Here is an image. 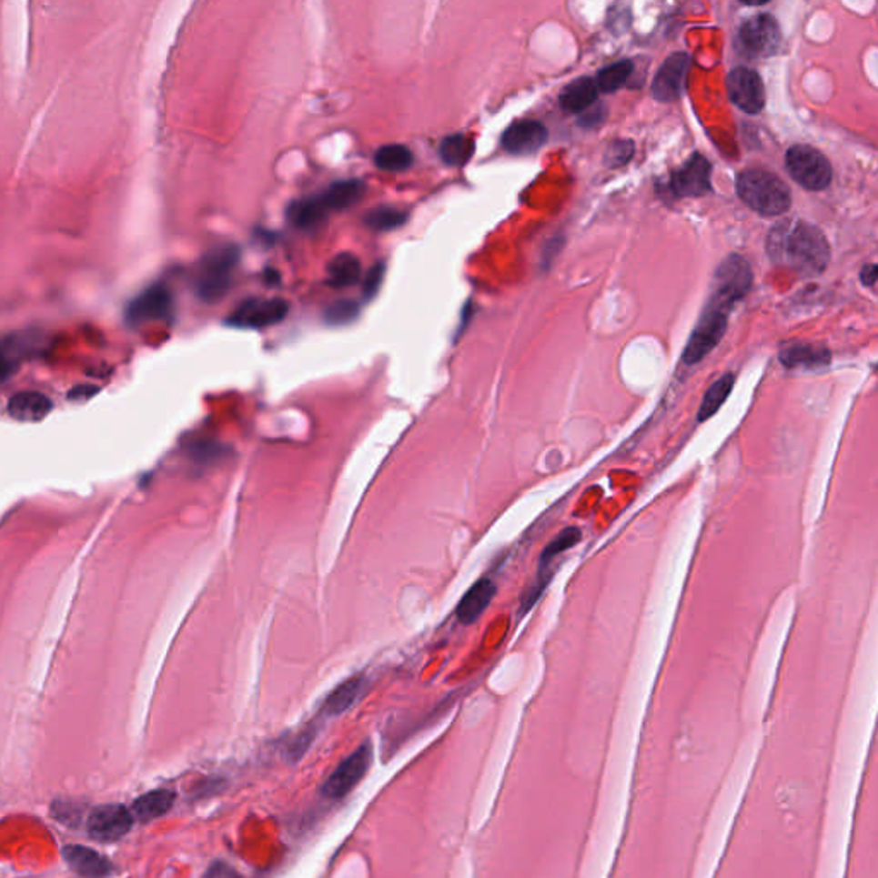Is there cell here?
<instances>
[{
	"label": "cell",
	"instance_id": "cell-14",
	"mask_svg": "<svg viewBox=\"0 0 878 878\" xmlns=\"http://www.w3.org/2000/svg\"><path fill=\"white\" fill-rule=\"evenodd\" d=\"M690 71V56L688 54H674L661 66L659 73L655 75L652 83V95L661 102H672L681 96L685 91L686 77Z\"/></svg>",
	"mask_w": 878,
	"mask_h": 878
},
{
	"label": "cell",
	"instance_id": "cell-21",
	"mask_svg": "<svg viewBox=\"0 0 878 878\" xmlns=\"http://www.w3.org/2000/svg\"><path fill=\"white\" fill-rule=\"evenodd\" d=\"M52 407L54 405L50 402V399L45 397L44 393L21 391L9 400L7 410H9L11 417H15V420L38 422L52 412Z\"/></svg>",
	"mask_w": 878,
	"mask_h": 878
},
{
	"label": "cell",
	"instance_id": "cell-10",
	"mask_svg": "<svg viewBox=\"0 0 878 878\" xmlns=\"http://www.w3.org/2000/svg\"><path fill=\"white\" fill-rule=\"evenodd\" d=\"M581 539V530L579 527H568L563 532H560L558 536L552 539L551 542L546 546V550L540 554V560H539V573H537V580L532 587V590L523 597V604H521L520 612L525 614L527 611L530 610L534 604H536L537 599L540 597V594L544 592V589L548 587L550 583V570H551V563L563 552L575 548Z\"/></svg>",
	"mask_w": 878,
	"mask_h": 878
},
{
	"label": "cell",
	"instance_id": "cell-26",
	"mask_svg": "<svg viewBox=\"0 0 878 878\" xmlns=\"http://www.w3.org/2000/svg\"><path fill=\"white\" fill-rule=\"evenodd\" d=\"M364 688H366L364 676H354L347 680L328 697L325 701V712L331 715L342 714L360 699V695L364 693Z\"/></svg>",
	"mask_w": 878,
	"mask_h": 878
},
{
	"label": "cell",
	"instance_id": "cell-19",
	"mask_svg": "<svg viewBox=\"0 0 878 878\" xmlns=\"http://www.w3.org/2000/svg\"><path fill=\"white\" fill-rule=\"evenodd\" d=\"M496 594V585L489 579H480L474 583L457 606V618L462 625H472L482 612L489 608L492 597Z\"/></svg>",
	"mask_w": 878,
	"mask_h": 878
},
{
	"label": "cell",
	"instance_id": "cell-31",
	"mask_svg": "<svg viewBox=\"0 0 878 878\" xmlns=\"http://www.w3.org/2000/svg\"><path fill=\"white\" fill-rule=\"evenodd\" d=\"M631 71H633L631 60H620V62H614L608 67L600 69L596 79L597 90L610 95V93L623 88L628 77L631 75Z\"/></svg>",
	"mask_w": 878,
	"mask_h": 878
},
{
	"label": "cell",
	"instance_id": "cell-1",
	"mask_svg": "<svg viewBox=\"0 0 878 878\" xmlns=\"http://www.w3.org/2000/svg\"><path fill=\"white\" fill-rule=\"evenodd\" d=\"M767 253L775 263L788 265L804 277L820 275L831 257L825 236L806 222L775 225L767 237Z\"/></svg>",
	"mask_w": 878,
	"mask_h": 878
},
{
	"label": "cell",
	"instance_id": "cell-18",
	"mask_svg": "<svg viewBox=\"0 0 878 878\" xmlns=\"http://www.w3.org/2000/svg\"><path fill=\"white\" fill-rule=\"evenodd\" d=\"M64 858L76 875L83 878H105L112 873V863L100 853L85 846H66Z\"/></svg>",
	"mask_w": 878,
	"mask_h": 878
},
{
	"label": "cell",
	"instance_id": "cell-6",
	"mask_svg": "<svg viewBox=\"0 0 878 878\" xmlns=\"http://www.w3.org/2000/svg\"><path fill=\"white\" fill-rule=\"evenodd\" d=\"M753 282L750 265L742 256L732 254L726 257L715 271L714 298L712 304L730 311L734 302L746 296Z\"/></svg>",
	"mask_w": 878,
	"mask_h": 878
},
{
	"label": "cell",
	"instance_id": "cell-11",
	"mask_svg": "<svg viewBox=\"0 0 878 878\" xmlns=\"http://www.w3.org/2000/svg\"><path fill=\"white\" fill-rule=\"evenodd\" d=\"M731 102L746 114H759L765 105V88L757 71L734 67L726 79Z\"/></svg>",
	"mask_w": 878,
	"mask_h": 878
},
{
	"label": "cell",
	"instance_id": "cell-28",
	"mask_svg": "<svg viewBox=\"0 0 878 878\" xmlns=\"http://www.w3.org/2000/svg\"><path fill=\"white\" fill-rule=\"evenodd\" d=\"M734 388V374H724L719 378L712 387L707 389L703 400L700 403L699 422H705L707 419L719 412V409L728 400Z\"/></svg>",
	"mask_w": 878,
	"mask_h": 878
},
{
	"label": "cell",
	"instance_id": "cell-35",
	"mask_svg": "<svg viewBox=\"0 0 878 878\" xmlns=\"http://www.w3.org/2000/svg\"><path fill=\"white\" fill-rule=\"evenodd\" d=\"M606 119V106L602 105L594 104L590 108H587L581 116L580 126L581 127H594L597 124H600L602 120Z\"/></svg>",
	"mask_w": 878,
	"mask_h": 878
},
{
	"label": "cell",
	"instance_id": "cell-9",
	"mask_svg": "<svg viewBox=\"0 0 878 878\" xmlns=\"http://www.w3.org/2000/svg\"><path fill=\"white\" fill-rule=\"evenodd\" d=\"M287 314L288 304L283 298H253L238 304L227 323L242 329H261L282 323Z\"/></svg>",
	"mask_w": 878,
	"mask_h": 878
},
{
	"label": "cell",
	"instance_id": "cell-30",
	"mask_svg": "<svg viewBox=\"0 0 878 878\" xmlns=\"http://www.w3.org/2000/svg\"><path fill=\"white\" fill-rule=\"evenodd\" d=\"M407 222V213L397 207H376L364 217V224L374 232H389Z\"/></svg>",
	"mask_w": 878,
	"mask_h": 878
},
{
	"label": "cell",
	"instance_id": "cell-2",
	"mask_svg": "<svg viewBox=\"0 0 878 878\" xmlns=\"http://www.w3.org/2000/svg\"><path fill=\"white\" fill-rule=\"evenodd\" d=\"M738 196L763 217H779L791 207L789 187L774 174L760 168L744 170L736 180Z\"/></svg>",
	"mask_w": 878,
	"mask_h": 878
},
{
	"label": "cell",
	"instance_id": "cell-8",
	"mask_svg": "<svg viewBox=\"0 0 878 878\" xmlns=\"http://www.w3.org/2000/svg\"><path fill=\"white\" fill-rule=\"evenodd\" d=\"M728 313L730 311L715 306L712 302L707 306L683 352L686 364H697L722 340L728 328Z\"/></svg>",
	"mask_w": 878,
	"mask_h": 878
},
{
	"label": "cell",
	"instance_id": "cell-12",
	"mask_svg": "<svg viewBox=\"0 0 878 878\" xmlns=\"http://www.w3.org/2000/svg\"><path fill=\"white\" fill-rule=\"evenodd\" d=\"M133 813L122 804L96 806L88 817V833L100 843H114L131 831Z\"/></svg>",
	"mask_w": 878,
	"mask_h": 878
},
{
	"label": "cell",
	"instance_id": "cell-25",
	"mask_svg": "<svg viewBox=\"0 0 878 878\" xmlns=\"http://www.w3.org/2000/svg\"><path fill=\"white\" fill-rule=\"evenodd\" d=\"M176 802V794L168 789H156L143 794L133 804V817L139 822H149L165 815Z\"/></svg>",
	"mask_w": 878,
	"mask_h": 878
},
{
	"label": "cell",
	"instance_id": "cell-23",
	"mask_svg": "<svg viewBox=\"0 0 878 878\" xmlns=\"http://www.w3.org/2000/svg\"><path fill=\"white\" fill-rule=\"evenodd\" d=\"M362 267L358 256L352 253L337 254L327 268V282L333 288L352 287L358 282Z\"/></svg>",
	"mask_w": 878,
	"mask_h": 878
},
{
	"label": "cell",
	"instance_id": "cell-7",
	"mask_svg": "<svg viewBox=\"0 0 878 878\" xmlns=\"http://www.w3.org/2000/svg\"><path fill=\"white\" fill-rule=\"evenodd\" d=\"M174 294L164 283H155L133 298L126 309V323L141 327L146 323L170 321L174 316Z\"/></svg>",
	"mask_w": 878,
	"mask_h": 878
},
{
	"label": "cell",
	"instance_id": "cell-15",
	"mask_svg": "<svg viewBox=\"0 0 878 878\" xmlns=\"http://www.w3.org/2000/svg\"><path fill=\"white\" fill-rule=\"evenodd\" d=\"M711 174L712 167L709 160L700 153H695L681 168L672 172L671 189L676 196H703L711 193Z\"/></svg>",
	"mask_w": 878,
	"mask_h": 878
},
{
	"label": "cell",
	"instance_id": "cell-37",
	"mask_svg": "<svg viewBox=\"0 0 878 878\" xmlns=\"http://www.w3.org/2000/svg\"><path fill=\"white\" fill-rule=\"evenodd\" d=\"M15 372V362L0 352V381H5Z\"/></svg>",
	"mask_w": 878,
	"mask_h": 878
},
{
	"label": "cell",
	"instance_id": "cell-24",
	"mask_svg": "<svg viewBox=\"0 0 878 878\" xmlns=\"http://www.w3.org/2000/svg\"><path fill=\"white\" fill-rule=\"evenodd\" d=\"M366 186L358 179H345L333 182L325 193L321 194L329 211H343L354 207L364 196Z\"/></svg>",
	"mask_w": 878,
	"mask_h": 878
},
{
	"label": "cell",
	"instance_id": "cell-20",
	"mask_svg": "<svg viewBox=\"0 0 878 878\" xmlns=\"http://www.w3.org/2000/svg\"><path fill=\"white\" fill-rule=\"evenodd\" d=\"M781 362L786 368L819 369L831 362V352L813 343H792L781 350Z\"/></svg>",
	"mask_w": 878,
	"mask_h": 878
},
{
	"label": "cell",
	"instance_id": "cell-36",
	"mask_svg": "<svg viewBox=\"0 0 878 878\" xmlns=\"http://www.w3.org/2000/svg\"><path fill=\"white\" fill-rule=\"evenodd\" d=\"M95 393H98V388L95 387H76L71 393H69V399L71 400H86L93 397Z\"/></svg>",
	"mask_w": 878,
	"mask_h": 878
},
{
	"label": "cell",
	"instance_id": "cell-34",
	"mask_svg": "<svg viewBox=\"0 0 878 878\" xmlns=\"http://www.w3.org/2000/svg\"><path fill=\"white\" fill-rule=\"evenodd\" d=\"M631 156H633V143L628 139H620V141H614L608 148L606 164L608 167H621L628 164Z\"/></svg>",
	"mask_w": 878,
	"mask_h": 878
},
{
	"label": "cell",
	"instance_id": "cell-16",
	"mask_svg": "<svg viewBox=\"0 0 878 878\" xmlns=\"http://www.w3.org/2000/svg\"><path fill=\"white\" fill-rule=\"evenodd\" d=\"M548 141V129L536 120L513 122L501 137V145L510 155H532Z\"/></svg>",
	"mask_w": 878,
	"mask_h": 878
},
{
	"label": "cell",
	"instance_id": "cell-27",
	"mask_svg": "<svg viewBox=\"0 0 878 878\" xmlns=\"http://www.w3.org/2000/svg\"><path fill=\"white\" fill-rule=\"evenodd\" d=\"M414 153L412 149L405 145H399V143H393V145H385L381 148L376 151L374 155V165L383 170V172H389V174H399V172H405L409 170L412 165H414Z\"/></svg>",
	"mask_w": 878,
	"mask_h": 878
},
{
	"label": "cell",
	"instance_id": "cell-29",
	"mask_svg": "<svg viewBox=\"0 0 878 878\" xmlns=\"http://www.w3.org/2000/svg\"><path fill=\"white\" fill-rule=\"evenodd\" d=\"M474 151V143L470 137L463 135H451L443 137L439 143L438 155L441 162L449 167H460L465 164Z\"/></svg>",
	"mask_w": 878,
	"mask_h": 878
},
{
	"label": "cell",
	"instance_id": "cell-5",
	"mask_svg": "<svg viewBox=\"0 0 878 878\" xmlns=\"http://www.w3.org/2000/svg\"><path fill=\"white\" fill-rule=\"evenodd\" d=\"M789 176L808 191H822L833 180V167L829 160L812 146L796 145L786 155Z\"/></svg>",
	"mask_w": 878,
	"mask_h": 878
},
{
	"label": "cell",
	"instance_id": "cell-38",
	"mask_svg": "<svg viewBox=\"0 0 878 878\" xmlns=\"http://www.w3.org/2000/svg\"><path fill=\"white\" fill-rule=\"evenodd\" d=\"M862 282L868 287H873L877 282V267L875 265H866L862 271Z\"/></svg>",
	"mask_w": 878,
	"mask_h": 878
},
{
	"label": "cell",
	"instance_id": "cell-13",
	"mask_svg": "<svg viewBox=\"0 0 878 878\" xmlns=\"http://www.w3.org/2000/svg\"><path fill=\"white\" fill-rule=\"evenodd\" d=\"M372 752L369 744H362L354 755L343 762L342 765L328 779L323 792L328 798H343L350 789L356 788L358 781L368 772L371 765Z\"/></svg>",
	"mask_w": 878,
	"mask_h": 878
},
{
	"label": "cell",
	"instance_id": "cell-17",
	"mask_svg": "<svg viewBox=\"0 0 878 878\" xmlns=\"http://www.w3.org/2000/svg\"><path fill=\"white\" fill-rule=\"evenodd\" d=\"M331 211L328 209L327 203L321 194L311 196V197H302L288 205L287 208V218L288 222L298 227L304 232H313L327 222L328 215Z\"/></svg>",
	"mask_w": 878,
	"mask_h": 878
},
{
	"label": "cell",
	"instance_id": "cell-33",
	"mask_svg": "<svg viewBox=\"0 0 878 878\" xmlns=\"http://www.w3.org/2000/svg\"><path fill=\"white\" fill-rule=\"evenodd\" d=\"M385 275H387V265L385 263H376L366 275L364 278V288H362V296L364 298L369 302L372 298L378 296L381 285H383V280H385Z\"/></svg>",
	"mask_w": 878,
	"mask_h": 878
},
{
	"label": "cell",
	"instance_id": "cell-22",
	"mask_svg": "<svg viewBox=\"0 0 878 878\" xmlns=\"http://www.w3.org/2000/svg\"><path fill=\"white\" fill-rule=\"evenodd\" d=\"M597 85L590 77H579L563 88L560 105L568 114H583L597 102Z\"/></svg>",
	"mask_w": 878,
	"mask_h": 878
},
{
	"label": "cell",
	"instance_id": "cell-4",
	"mask_svg": "<svg viewBox=\"0 0 878 878\" xmlns=\"http://www.w3.org/2000/svg\"><path fill=\"white\" fill-rule=\"evenodd\" d=\"M782 42L781 28L774 15H759L750 17L740 26L736 36V46L748 59H767L772 57Z\"/></svg>",
	"mask_w": 878,
	"mask_h": 878
},
{
	"label": "cell",
	"instance_id": "cell-32",
	"mask_svg": "<svg viewBox=\"0 0 878 878\" xmlns=\"http://www.w3.org/2000/svg\"><path fill=\"white\" fill-rule=\"evenodd\" d=\"M360 308L354 300H337L328 306L325 311V321L331 327H343L358 319Z\"/></svg>",
	"mask_w": 878,
	"mask_h": 878
},
{
	"label": "cell",
	"instance_id": "cell-39",
	"mask_svg": "<svg viewBox=\"0 0 878 878\" xmlns=\"http://www.w3.org/2000/svg\"><path fill=\"white\" fill-rule=\"evenodd\" d=\"M265 280L268 285H275L280 282V273L273 268L265 269Z\"/></svg>",
	"mask_w": 878,
	"mask_h": 878
},
{
	"label": "cell",
	"instance_id": "cell-3",
	"mask_svg": "<svg viewBox=\"0 0 878 878\" xmlns=\"http://www.w3.org/2000/svg\"><path fill=\"white\" fill-rule=\"evenodd\" d=\"M236 246H224L209 251L201 261L194 275V292L203 302L215 304L224 298L232 285V273L238 265Z\"/></svg>",
	"mask_w": 878,
	"mask_h": 878
}]
</instances>
